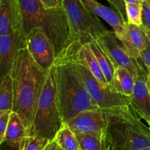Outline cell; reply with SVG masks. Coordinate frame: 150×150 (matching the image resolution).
Returning <instances> with one entry per match:
<instances>
[{
    "mask_svg": "<svg viewBox=\"0 0 150 150\" xmlns=\"http://www.w3.org/2000/svg\"><path fill=\"white\" fill-rule=\"evenodd\" d=\"M71 62H76L84 65L100 82L108 85L98 59L91 49L89 43L82 45Z\"/></svg>",
    "mask_w": 150,
    "mask_h": 150,
    "instance_id": "cell-16",
    "label": "cell"
},
{
    "mask_svg": "<svg viewBox=\"0 0 150 150\" xmlns=\"http://www.w3.org/2000/svg\"><path fill=\"white\" fill-rule=\"evenodd\" d=\"M88 10L96 16L103 19L114 29L117 38H120L124 33L126 23L117 10L101 4L95 0H81Z\"/></svg>",
    "mask_w": 150,
    "mask_h": 150,
    "instance_id": "cell-15",
    "label": "cell"
},
{
    "mask_svg": "<svg viewBox=\"0 0 150 150\" xmlns=\"http://www.w3.org/2000/svg\"><path fill=\"white\" fill-rule=\"evenodd\" d=\"M144 0H125V3H143Z\"/></svg>",
    "mask_w": 150,
    "mask_h": 150,
    "instance_id": "cell-33",
    "label": "cell"
},
{
    "mask_svg": "<svg viewBox=\"0 0 150 150\" xmlns=\"http://www.w3.org/2000/svg\"><path fill=\"white\" fill-rule=\"evenodd\" d=\"M12 111L10 110L0 111V144H2L4 142L5 133L9 123L10 114Z\"/></svg>",
    "mask_w": 150,
    "mask_h": 150,
    "instance_id": "cell-25",
    "label": "cell"
},
{
    "mask_svg": "<svg viewBox=\"0 0 150 150\" xmlns=\"http://www.w3.org/2000/svg\"><path fill=\"white\" fill-rule=\"evenodd\" d=\"M142 24L141 26L147 30H150V7L144 1L142 3Z\"/></svg>",
    "mask_w": 150,
    "mask_h": 150,
    "instance_id": "cell-28",
    "label": "cell"
},
{
    "mask_svg": "<svg viewBox=\"0 0 150 150\" xmlns=\"http://www.w3.org/2000/svg\"><path fill=\"white\" fill-rule=\"evenodd\" d=\"M57 95L63 123L81 112L98 109L71 61H57Z\"/></svg>",
    "mask_w": 150,
    "mask_h": 150,
    "instance_id": "cell-4",
    "label": "cell"
},
{
    "mask_svg": "<svg viewBox=\"0 0 150 150\" xmlns=\"http://www.w3.org/2000/svg\"><path fill=\"white\" fill-rule=\"evenodd\" d=\"M19 3L25 37L32 29L40 28L54 45L57 61H72L77 51L64 7L48 8L41 0H19Z\"/></svg>",
    "mask_w": 150,
    "mask_h": 150,
    "instance_id": "cell-1",
    "label": "cell"
},
{
    "mask_svg": "<svg viewBox=\"0 0 150 150\" xmlns=\"http://www.w3.org/2000/svg\"><path fill=\"white\" fill-rule=\"evenodd\" d=\"M144 1H146V2L147 3L148 5H149L150 7V0H144Z\"/></svg>",
    "mask_w": 150,
    "mask_h": 150,
    "instance_id": "cell-34",
    "label": "cell"
},
{
    "mask_svg": "<svg viewBox=\"0 0 150 150\" xmlns=\"http://www.w3.org/2000/svg\"><path fill=\"white\" fill-rule=\"evenodd\" d=\"M76 71L92 99L100 109L120 108L130 105V97L114 92L109 85L100 82L82 64L73 62Z\"/></svg>",
    "mask_w": 150,
    "mask_h": 150,
    "instance_id": "cell-7",
    "label": "cell"
},
{
    "mask_svg": "<svg viewBox=\"0 0 150 150\" xmlns=\"http://www.w3.org/2000/svg\"><path fill=\"white\" fill-rule=\"evenodd\" d=\"M48 71L38 65L27 47L19 51L12 67L13 111L20 116L29 134Z\"/></svg>",
    "mask_w": 150,
    "mask_h": 150,
    "instance_id": "cell-2",
    "label": "cell"
},
{
    "mask_svg": "<svg viewBox=\"0 0 150 150\" xmlns=\"http://www.w3.org/2000/svg\"><path fill=\"white\" fill-rule=\"evenodd\" d=\"M148 71L144 70L136 78L133 95L130 97V105L141 119L150 121V93L146 86Z\"/></svg>",
    "mask_w": 150,
    "mask_h": 150,
    "instance_id": "cell-13",
    "label": "cell"
},
{
    "mask_svg": "<svg viewBox=\"0 0 150 150\" xmlns=\"http://www.w3.org/2000/svg\"><path fill=\"white\" fill-rule=\"evenodd\" d=\"M148 124H149V128H150V121L149 122H148Z\"/></svg>",
    "mask_w": 150,
    "mask_h": 150,
    "instance_id": "cell-35",
    "label": "cell"
},
{
    "mask_svg": "<svg viewBox=\"0 0 150 150\" xmlns=\"http://www.w3.org/2000/svg\"><path fill=\"white\" fill-rule=\"evenodd\" d=\"M59 146L57 144V142L54 139L52 141H50L49 143L45 146L43 150H59Z\"/></svg>",
    "mask_w": 150,
    "mask_h": 150,
    "instance_id": "cell-30",
    "label": "cell"
},
{
    "mask_svg": "<svg viewBox=\"0 0 150 150\" xmlns=\"http://www.w3.org/2000/svg\"><path fill=\"white\" fill-rule=\"evenodd\" d=\"M141 28H142V30L144 31V34H145V35H146V38H147V39L149 40V41L150 42V30H147V29H144V28L142 27V26H141Z\"/></svg>",
    "mask_w": 150,
    "mask_h": 150,
    "instance_id": "cell-31",
    "label": "cell"
},
{
    "mask_svg": "<svg viewBox=\"0 0 150 150\" xmlns=\"http://www.w3.org/2000/svg\"><path fill=\"white\" fill-rule=\"evenodd\" d=\"M105 127L101 143L104 150H150V128L131 105L102 109Z\"/></svg>",
    "mask_w": 150,
    "mask_h": 150,
    "instance_id": "cell-3",
    "label": "cell"
},
{
    "mask_svg": "<svg viewBox=\"0 0 150 150\" xmlns=\"http://www.w3.org/2000/svg\"><path fill=\"white\" fill-rule=\"evenodd\" d=\"M146 86H147V88L150 93V71L148 72L147 77H146Z\"/></svg>",
    "mask_w": 150,
    "mask_h": 150,
    "instance_id": "cell-32",
    "label": "cell"
},
{
    "mask_svg": "<svg viewBox=\"0 0 150 150\" xmlns=\"http://www.w3.org/2000/svg\"><path fill=\"white\" fill-rule=\"evenodd\" d=\"M97 40L109 55L116 68L125 67L135 78L137 77L141 71L146 70L139 59L136 60L130 57L114 31L107 30Z\"/></svg>",
    "mask_w": 150,
    "mask_h": 150,
    "instance_id": "cell-8",
    "label": "cell"
},
{
    "mask_svg": "<svg viewBox=\"0 0 150 150\" xmlns=\"http://www.w3.org/2000/svg\"><path fill=\"white\" fill-rule=\"evenodd\" d=\"M54 140L62 150H81L76 135L65 123L57 132Z\"/></svg>",
    "mask_w": 150,
    "mask_h": 150,
    "instance_id": "cell-21",
    "label": "cell"
},
{
    "mask_svg": "<svg viewBox=\"0 0 150 150\" xmlns=\"http://www.w3.org/2000/svg\"><path fill=\"white\" fill-rule=\"evenodd\" d=\"M59 150H62L61 149H60V148H59Z\"/></svg>",
    "mask_w": 150,
    "mask_h": 150,
    "instance_id": "cell-36",
    "label": "cell"
},
{
    "mask_svg": "<svg viewBox=\"0 0 150 150\" xmlns=\"http://www.w3.org/2000/svg\"><path fill=\"white\" fill-rule=\"evenodd\" d=\"M119 40L130 57L136 60L139 59L141 52L149 42L141 26L129 23H126L124 33Z\"/></svg>",
    "mask_w": 150,
    "mask_h": 150,
    "instance_id": "cell-14",
    "label": "cell"
},
{
    "mask_svg": "<svg viewBox=\"0 0 150 150\" xmlns=\"http://www.w3.org/2000/svg\"><path fill=\"white\" fill-rule=\"evenodd\" d=\"M28 136L27 130L20 116L12 111L5 133L4 143L10 148L16 147Z\"/></svg>",
    "mask_w": 150,
    "mask_h": 150,
    "instance_id": "cell-17",
    "label": "cell"
},
{
    "mask_svg": "<svg viewBox=\"0 0 150 150\" xmlns=\"http://www.w3.org/2000/svg\"><path fill=\"white\" fill-rule=\"evenodd\" d=\"M44 5L48 8L63 7V0H41Z\"/></svg>",
    "mask_w": 150,
    "mask_h": 150,
    "instance_id": "cell-29",
    "label": "cell"
},
{
    "mask_svg": "<svg viewBox=\"0 0 150 150\" xmlns=\"http://www.w3.org/2000/svg\"><path fill=\"white\" fill-rule=\"evenodd\" d=\"M50 141L38 136H28L20 145L12 150H43Z\"/></svg>",
    "mask_w": 150,
    "mask_h": 150,
    "instance_id": "cell-22",
    "label": "cell"
},
{
    "mask_svg": "<svg viewBox=\"0 0 150 150\" xmlns=\"http://www.w3.org/2000/svg\"><path fill=\"white\" fill-rule=\"evenodd\" d=\"M89 43L91 49L92 50L98 59L107 83L111 86L114 80V73L116 70L112 60L98 40H95Z\"/></svg>",
    "mask_w": 150,
    "mask_h": 150,
    "instance_id": "cell-19",
    "label": "cell"
},
{
    "mask_svg": "<svg viewBox=\"0 0 150 150\" xmlns=\"http://www.w3.org/2000/svg\"><path fill=\"white\" fill-rule=\"evenodd\" d=\"M14 93L13 79L10 73L1 76L0 84V111H13Z\"/></svg>",
    "mask_w": 150,
    "mask_h": 150,
    "instance_id": "cell-20",
    "label": "cell"
},
{
    "mask_svg": "<svg viewBox=\"0 0 150 150\" xmlns=\"http://www.w3.org/2000/svg\"><path fill=\"white\" fill-rule=\"evenodd\" d=\"M107 1L120 13L124 21L127 23V15H126V3L125 0H107Z\"/></svg>",
    "mask_w": 150,
    "mask_h": 150,
    "instance_id": "cell-26",
    "label": "cell"
},
{
    "mask_svg": "<svg viewBox=\"0 0 150 150\" xmlns=\"http://www.w3.org/2000/svg\"><path fill=\"white\" fill-rule=\"evenodd\" d=\"M63 7L70 24L73 46L77 51L82 45L97 40L108 30L81 0H63Z\"/></svg>",
    "mask_w": 150,
    "mask_h": 150,
    "instance_id": "cell-6",
    "label": "cell"
},
{
    "mask_svg": "<svg viewBox=\"0 0 150 150\" xmlns=\"http://www.w3.org/2000/svg\"><path fill=\"white\" fill-rule=\"evenodd\" d=\"M26 44L32 58L44 70L48 71L55 64V49L42 29H32L26 35Z\"/></svg>",
    "mask_w": 150,
    "mask_h": 150,
    "instance_id": "cell-9",
    "label": "cell"
},
{
    "mask_svg": "<svg viewBox=\"0 0 150 150\" xmlns=\"http://www.w3.org/2000/svg\"><path fill=\"white\" fill-rule=\"evenodd\" d=\"M26 46V37L19 32L0 35L1 76L10 73L15 59L21 48Z\"/></svg>",
    "mask_w": 150,
    "mask_h": 150,
    "instance_id": "cell-11",
    "label": "cell"
},
{
    "mask_svg": "<svg viewBox=\"0 0 150 150\" xmlns=\"http://www.w3.org/2000/svg\"><path fill=\"white\" fill-rule=\"evenodd\" d=\"M142 3H126L127 23L141 26L142 24Z\"/></svg>",
    "mask_w": 150,
    "mask_h": 150,
    "instance_id": "cell-23",
    "label": "cell"
},
{
    "mask_svg": "<svg viewBox=\"0 0 150 150\" xmlns=\"http://www.w3.org/2000/svg\"><path fill=\"white\" fill-rule=\"evenodd\" d=\"M62 125L57 101V67L54 64L47 73L32 127L28 136H38L52 141Z\"/></svg>",
    "mask_w": 150,
    "mask_h": 150,
    "instance_id": "cell-5",
    "label": "cell"
},
{
    "mask_svg": "<svg viewBox=\"0 0 150 150\" xmlns=\"http://www.w3.org/2000/svg\"><path fill=\"white\" fill-rule=\"evenodd\" d=\"M139 61L148 72L150 71V42L149 41L146 48L141 52L139 56Z\"/></svg>",
    "mask_w": 150,
    "mask_h": 150,
    "instance_id": "cell-27",
    "label": "cell"
},
{
    "mask_svg": "<svg viewBox=\"0 0 150 150\" xmlns=\"http://www.w3.org/2000/svg\"><path fill=\"white\" fill-rule=\"evenodd\" d=\"M136 78L125 67H117L111 87L114 92L130 97L133 95Z\"/></svg>",
    "mask_w": 150,
    "mask_h": 150,
    "instance_id": "cell-18",
    "label": "cell"
},
{
    "mask_svg": "<svg viewBox=\"0 0 150 150\" xmlns=\"http://www.w3.org/2000/svg\"><path fill=\"white\" fill-rule=\"evenodd\" d=\"M11 32L25 35L19 0H0V35Z\"/></svg>",
    "mask_w": 150,
    "mask_h": 150,
    "instance_id": "cell-12",
    "label": "cell"
},
{
    "mask_svg": "<svg viewBox=\"0 0 150 150\" xmlns=\"http://www.w3.org/2000/svg\"><path fill=\"white\" fill-rule=\"evenodd\" d=\"M65 124L75 134L89 135L101 140L105 130V119L103 110L98 108L81 112Z\"/></svg>",
    "mask_w": 150,
    "mask_h": 150,
    "instance_id": "cell-10",
    "label": "cell"
},
{
    "mask_svg": "<svg viewBox=\"0 0 150 150\" xmlns=\"http://www.w3.org/2000/svg\"><path fill=\"white\" fill-rule=\"evenodd\" d=\"M81 150H104L101 141L95 136L89 135L76 134Z\"/></svg>",
    "mask_w": 150,
    "mask_h": 150,
    "instance_id": "cell-24",
    "label": "cell"
}]
</instances>
